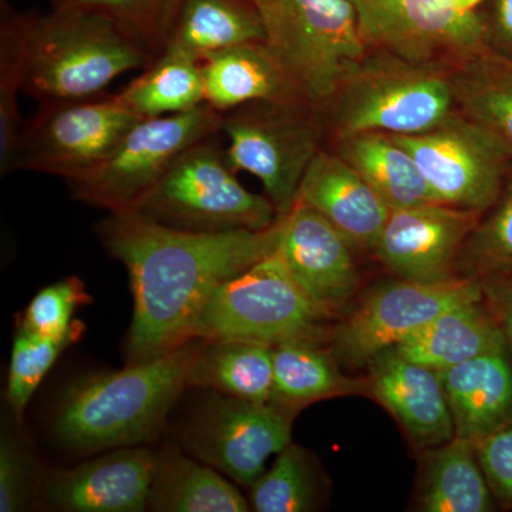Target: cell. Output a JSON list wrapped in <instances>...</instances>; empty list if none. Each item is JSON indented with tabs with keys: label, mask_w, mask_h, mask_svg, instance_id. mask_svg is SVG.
Returning a JSON list of instances; mask_svg holds the SVG:
<instances>
[{
	"label": "cell",
	"mask_w": 512,
	"mask_h": 512,
	"mask_svg": "<svg viewBox=\"0 0 512 512\" xmlns=\"http://www.w3.org/2000/svg\"><path fill=\"white\" fill-rule=\"evenodd\" d=\"M285 214L271 227L185 231L138 212H110L97 224L101 244L126 266L134 296L128 365L167 355L194 338L202 311L220 286L274 254Z\"/></svg>",
	"instance_id": "obj_1"
},
{
	"label": "cell",
	"mask_w": 512,
	"mask_h": 512,
	"mask_svg": "<svg viewBox=\"0 0 512 512\" xmlns=\"http://www.w3.org/2000/svg\"><path fill=\"white\" fill-rule=\"evenodd\" d=\"M202 345L204 339H192L157 359L70 384L53 413L57 443L84 456L156 440L188 389V373Z\"/></svg>",
	"instance_id": "obj_2"
},
{
	"label": "cell",
	"mask_w": 512,
	"mask_h": 512,
	"mask_svg": "<svg viewBox=\"0 0 512 512\" xmlns=\"http://www.w3.org/2000/svg\"><path fill=\"white\" fill-rule=\"evenodd\" d=\"M453 70L370 52L323 109L328 137L427 133L457 111Z\"/></svg>",
	"instance_id": "obj_3"
},
{
	"label": "cell",
	"mask_w": 512,
	"mask_h": 512,
	"mask_svg": "<svg viewBox=\"0 0 512 512\" xmlns=\"http://www.w3.org/2000/svg\"><path fill=\"white\" fill-rule=\"evenodd\" d=\"M264 43L303 101L322 113L369 55L349 0H251Z\"/></svg>",
	"instance_id": "obj_4"
},
{
	"label": "cell",
	"mask_w": 512,
	"mask_h": 512,
	"mask_svg": "<svg viewBox=\"0 0 512 512\" xmlns=\"http://www.w3.org/2000/svg\"><path fill=\"white\" fill-rule=\"evenodd\" d=\"M154 62L110 20L52 8L37 15L23 93L40 101L100 96L121 74Z\"/></svg>",
	"instance_id": "obj_5"
},
{
	"label": "cell",
	"mask_w": 512,
	"mask_h": 512,
	"mask_svg": "<svg viewBox=\"0 0 512 512\" xmlns=\"http://www.w3.org/2000/svg\"><path fill=\"white\" fill-rule=\"evenodd\" d=\"M215 136L187 148L134 212L167 227L195 232L274 225L281 217L274 204L239 183Z\"/></svg>",
	"instance_id": "obj_6"
},
{
	"label": "cell",
	"mask_w": 512,
	"mask_h": 512,
	"mask_svg": "<svg viewBox=\"0 0 512 512\" xmlns=\"http://www.w3.org/2000/svg\"><path fill=\"white\" fill-rule=\"evenodd\" d=\"M229 167L254 175L279 215L292 210L313 158L325 148L322 114L305 104L256 101L222 114Z\"/></svg>",
	"instance_id": "obj_7"
},
{
	"label": "cell",
	"mask_w": 512,
	"mask_h": 512,
	"mask_svg": "<svg viewBox=\"0 0 512 512\" xmlns=\"http://www.w3.org/2000/svg\"><path fill=\"white\" fill-rule=\"evenodd\" d=\"M328 320L276 249L215 291L195 325L194 338L271 346L292 339L325 340Z\"/></svg>",
	"instance_id": "obj_8"
},
{
	"label": "cell",
	"mask_w": 512,
	"mask_h": 512,
	"mask_svg": "<svg viewBox=\"0 0 512 512\" xmlns=\"http://www.w3.org/2000/svg\"><path fill=\"white\" fill-rule=\"evenodd\" d=\"M140 120L117 94L42 101L22 128L12 173L35 171L72 183L100 167Z\"/></svg>",
	"instance_id": "obj_9"
},
{
	"label": "cell",
	"mask_w": 512,
	"mask_h": 512,
	"mask_svg": "<svg viewBox=\"0 0 512 512\" xmlns=\"http://www.w3.org/2000/svg\"><path fill=\"white\" fill-rule=\"evenodd\" d=\"M222 113L197 109L141 119L92 173L69 184L74 200L109 212L134 211L187 148L221 133Z\"/></svg>",
	"instance_id": "obj_10"
},
{
	"label": "cell",
	"mask_w": 512,
	"mask_h": 512,
	"mask_svg": "<svg viewBox=\"0 0 512 512\" xmlns=\"http://www.w3.org/2000/svg\"><path fill=\"white\" fill-rule=\"evenodd\" d=\"M483 296L478 279L419 282L396 278L367 291L326 333L325 343L345 370L366 367L383 350L458 303Z\"/></svg>",
	"instance_id": "obj_11"
},
{
	"label": "cell",
	"mask_w": 512,
	"mask_h": 512,
	"mask_svg": "<svg viewBox=\"0 0 512 512\" xmlns=\"http://www.w3.org/2000/svg\"><path fill=\"white\" fill-rule=\"evenodd\" d=\"M370 52L456 70L490 49L485 20L456 0H349Z\"/></svg>",
	"instance_id": "obj_12"
},
{
	"label": "cell",
	"mask_w": 512,
	"mask_h": 512,
	"mask_svg": "<svg viewBox=\"0 0 512 512\" xmlns=\"http://www.w3.org/2000/svg\"><path fill=\"white\" fill-rule=\"evenodd\" d=\"M393 137L412 154L437 201L481 214L497 200L512 163L505 141L458 110L427 133Z\"/></svg>",
	"instance_id": "obj_13"
},
{
	"label": "cell",
	"mask_w": 512,
	"mask_h": 512,
	"mask_svg": "<svg viewBox=\"0 0 512 512\" xmlns=\"http://www.w3.org/2000/svg\"><path fill=\"white\" fill-rule=\"evenodd\" d=\"M185 427V453L214 467L229 480L251 487L269 457L292 443L299 412L272 402H252L212 392Z\"/></svg>",
	"instance_id": "obj_14"
},
{
	"label": "cell",
	"mask_w": 512,
	"mask_h": 512,
	"mask_svg": "<svg viewBox=\"0 0 512 512\" xmlns=\"http://www.w3.org/2000/svg\"><path fill=\"white\" fill-rule=\"evenodd\" d=\"M481 215L443 202L390 211L373 254L394 278L419 282L457 278L458 256Z\"/></svg>",
	"instance_id": "obj_15"
},
{
	"label": "cell",
	"mask_w": 512,
	"mask_h": 512,
	"mask_svg": "<svg viewBox=\"0 0 512 512\" xmlns=\"http://www.w3.org/2000/svg\"><path fill=\"white\" fill-rule=\"evenodd\" d=\"M355 248L319 212L296 200L285 214L278 254L306 295L328 319L338 318L359 293Z\"/></svg>",
	"instance_id": "obj_16"
},
{
	"label": "cell",
	"mask_w": 512,
	"mask_h": 512,
	"mask_svg": "<svg viewBox=\"0 0 512 512\" xmlns=\"http://www.w3.org/2000/svg\"><path fill=\"white\" fill-rule=\"evenodd\" d=\"M156 453L147 446L113 448L67 470L47 473L39 504L63 512L148 510Z\"/></svg>",
	"instance_id": "obj_17"
},
{
	"label": "cell",
	"mask_w": 512,
	"mask_h": 512,
	"mask_svg": "<svg viewBox=\"0 0 512 512\" xmlns=\"http://www.w3.org/2000/svg\"><path fill=\"white\" fill-rule=\"evenodd\" d=\"M366 370V396L393 417L419 453L456 437L439 372L394 348L373 357Z\"/></svg>",
	"instance_id": "obj_18"
},
{
	"label": "cell",
	"mask_w": 512,
	"mask_h": 512,
	"mask_svg": "<svg viewBox=\"0 0 512 512\" xmlns=\"http://www.w3.org/2000/svg\"><path fill=\"white\" fill-rule=\"evenodd\" d=\"M296 200L326 218L355 251L372 254L392 211L345 158L326 147L309 165Z\"/></svg>",
	"instance_id": "obj_19"
},
{
	"label": "cell",
	"mask_w": 512,
	"mask_h": 512,
	"mask_svg": "<svg viewBox=\"0 0 512 512\" xmlns=\"http://www.w3.org/2000/svg\"><path fill=\"white\" fill-rule=\"evenodd\" d=\"M456 436L473 441L512 421V353H484L439 372Z\"/></svg>",
	"instance_id": "obj_20"
},
{
	"label": "cell",
	"mask_w": 512,
	"mask_h": 512,
	"mask_svg": "<svg viewBox=\"0 0 512 512\" xmlns=\"http://www.w3.org/2000/svg\"><path fill=\"white\" fill-rule=\"evenodd\" d=\"M200 69L205 104L222 114L256 101L309 106L264 42L211 53L201 60Z\"/></svg>",
	"instance_id": "obj_21"
},
{
	"label": "cell",
	"mask_w": 512,
	"mask_h": 512,
	"mask_svg": "<svg viewBox=\"0 0 512 512\" xmlns=\"http://www.w3.org/2000/svg\"><path fill=\"white\" fill-rule=\"evenodd\" d=\"M414 508L421 512L498 510L473 441L456 436L420 451Z\"/></svg>",
	"instance_id": "obj_22"
},
{
	"label": "cell",
	"mask_w": 512,
	"mask_h": 512,
	"mask_svg": "<svg viewBox=\"0 0 512 512\" xmlns=\"http://www.w3.org/2000/svg\"><path fill=\"white\" fill-rule=\"evenodd\" d=\"M507 348L503 332L481 296L451 306L394 349L412 362L443 372L473 357Z\"/></svg>",
	"instance_id": "obj_23"
},
{
	"label": "cell",
	"mask_w": 512,
	"mask_h": 512,
	"mask_svg": "<svg viewBox=\"0 0 512 512\" xmlns=\"http://www.w3.org/2000/svg\"><path fill=\"white\" fill-rule=\"evenodd\" d=\"M366 393L365 376H349L325 340L292 339L274 346L272 402L301 412L322 400Z\"/></svg>",
	"instance_id": "obj_24"
},
{
	"label": "cell",
	"mask_w": 512,
	"mask_h": 512,
	"mask_svg": "<svg viewBox=\"0 0 512 512\" xmlns=\"http://www.w3.org/2000/svg\"><path fill=\"white\" fill-rule=\"evenodd\" d=\"M148 510L157 512H248L251 504L237 485L181 447L156 453Z\"/></svg>",
	"instance_id": "obj_25"
},
{
	"label": "cell",
	"mask_w": 512,
	"mask_h": 512,
	"mask_svg": "<svg viewBox=\"0 0 512 512\" xmlns=\"http://www.w3.org/2000/svg\"><path fill=\"white\" fill-rule=\"evenodd\" d=\"M333 143L332 150L365 178L390 210L439 202L412 154L392 134L367 131L335 138Z\"/></svg>",
	"instance_id": "obj_26"
},
{
	"label": "cell",
	"mask_w": 512,
	"mask_h": 512,
	"mask_svg": "<svg viewBox=\"0 0 512 512\" xmlns=\"http://www.w3.org/2000/svg\"><path fill=\"white\" fill-rule=\"evenodd\" d=\"M264 39L251 0H184L164 53L200 63L211 53Z\"/></svg>",
	"instance_id": "obj_27"
},
{
	"label": "cell",
	"mask_w": 512,
	"mask_h": 512,
	"mask_svg": "<svg viewBox=\"0 0 512 512\" xmlns=\"http://www.w3.org/2000/svg\"><path fill=\"white\" fill-rule=\"evenodd\" d=\"M269 402L274 393V346L245 340H205L188 373V389Z\"/></svg>",
	"instance_id": "obj_28"
},
{
	"label": "cell",
	"mask_w": 512,
	"mask_h": 512,
	"mask_svg": "<svg viewBox=\"0 0 512 512\" xmlns=\"http://www.w3.org/2000/svg\"><path fill=\"white\" fill-rule=\"evenodd\" d=\"M457 109L512 150V57L494 47L453 70Z\"/></svg>",
	"instance_id": "obj_29"
},
{
	"label": "cell",
	"mask_w": 512,
	"mask_h": 512,
	"mask_svg": "<svg viewBox=\"0 0 512 512\" xmlns=\"http://www.w3.org/2000/svg\"><path fill=\"white\" fill-rule=\"evenodd\" d=\"M35 12H16L2 0L0 12V173H12L22 128L19 93L28 77Z\"/></svg>",
	"instance_id": "obj_30"
},
{
	"label": "cell",
	"mask_w": 512,
	"mask_h": 512,
	"mask_svg": "<svg viewBox=\"0 0 512 512\" xmlns=\"http://www.w3.org/2000/svg\"><path fill=\"white\" fill-rule=\"evenodd\" d=\"M117 97L140 119L168 116L205 104L200 63L164 53Z\"/></svg>",
	"instance_id": "obj_31"
},
{
	"label": "cell",
	"mask_w": 512,
	"mask_h": 512,
	"mask_svg": "<svg viewBox=\"0 0 512 512\" xmlns=\"http://www.w3.org/2000/svg\"><path fill=\"white\" fill-rule=\"evenodd\" d=\"M328 480L315 456L298 444H289L274 466L251 485L249 504L258 512H311L325 503Z\"/></svg>",
	"instance_id": "obj_32"
},
{
	"label": "cell",
	"mask_w": 512,
	"mask_h": 512,
	"mask_svg": "<svg viewBox=\"0 0 512 512\" xmlns=\"http://www.w3.org/2000/svg\"><path fill=\"white\" fill-rule=\"evenodd\" d=\"M184 0H53V8L110 20L154 60L163 56Z\"/></svg>",
	"instance_id": "obj_33"
},
{
	"label": "cell",
	"mask_w": 512,
	"mask_h": 512,
	"mask_svg": "<svg viewBox=\"0 0 512 512\" xmlns=\"http://www.w3.org/2000/svg\"><path fill=\"white\" fill-rule=\"evenodd\" d=\"M512 272V163L494 204L481 215L458 256L460 278L481 279Z\"/></svg>",
	"instance_id": "obj_34"
},
{
	"label": "cell",
	"mask_w": 512,
	"mask_h": 512,
	"mask_svg": "<svg viewBox=\"0 0 512 512\" xmlns=\"http://www.w3.org/2000/svg\"><path fill=\"white\" fill-rule=\"evenodd\" d=\"M84 326L64 338H45L19 326L13 339L6 400L16 423H20L37 387L59 359L60 353L82 336Z\"/></svg>",
	"instance_id": "obj_35"
},
{
	"label": "cell",
	"mask_w": 512,
	"mask_h": 512,
	"mask_svg": "<svg viewBox=\"0 0 512 512\" xmlns=\"http://www.w3.org/2000/svg\"><path fill=\"white\" fill-rule=\"evenodd\" d=\"M46 474L29 440L16 429L0 434V511H28L39 504Z\"/></svg>",
	"instance_id": "obj_36"
},
{
	"label": "cell",
	"mask_w": 512,
	"mask_h": 512,
	"mask_svg": "<svg viewBox=\"0 0 512 512\" xmlns=\"http://www.w3.org/2000/svg\"><path fill=\"white\" fill-rule=\"evenodd\" d=\"M90 301L83 282L70 276L40 289L29 302L19 326L45 338H64L83 325L73 316L77 308Z\"/></svg>",
	"instance_id": "obj_37"
},
{
	"label": "cell",
	"mask_w": 512,
	"mask_h": 512,
	"mask_svg": "<svg viewBox=\"0 0 512 512\" xmlns=\"http://www.w3.org/2000/svg\"><path fill=\"white\" fill-rule=\"evenodd\" d=\"M474 446L498 510H512V421Z\"/></svg>",
	"instance_id": "obj_38"
},
{
	"label": "cell",
	"mask_w": 512,
	"mask_h": 512,
	"mask_svg": "<svg viewBox=\"0 0 512 512\" xmlns=\"http://www.w3.org/2000/svg\"><path fill=\"white\" fill-rule=\"evenodd\" d=\"M483 301L493 313L512 353V272L481 279Z\"/></svg>",
	"instance_id": "obj_39"
},
{
	"label": "cell",
	"mask_w": 512,
	"mask_h": 512,
	"mask_svg": "<svg viewBox=\"0 0 512 512\" xmlns=\"http://www.w3.org/2000/svg\"><path fill=\"white\" fill-rule=\"evenodd\" d=\"M487 28L490 45L495 42L498 52L512 57V0H495L493 26Z\"/></svg>",
	"instance_id": "obj_40"
},
{
	"label": "cell",
	"mask_w": 512,
	"mask_h": 512,
	"mask_svg": "<svg viewBox=\"0 0 512 512\" xmlns=\"http://www.w3.org/2000/svg\"><path fill=\"white\" fill-rule=\"evenodd\" d=\"M481 2H483V0H456V5L461 12L474 13L477 12V6L480 5Z\"/></svg>",
	"instance_id": "obj_41"
}]
</instances>
